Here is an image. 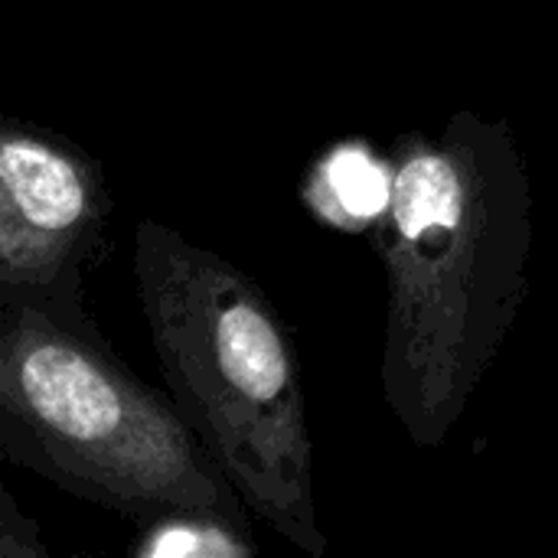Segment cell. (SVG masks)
Wrapping results in <instances>:
<instances>
[{"label": "cell", "instance_id": "cell-1", "mask_svg": "<svg viewBox=\"0 0 558 558\" xmlns=\"http://www.w3.org/2000/svg\"><path fill=\"white\" fill-rule=\"evenodd\" d=\"M373 226L386 268L383 399L415 448L458 428L530 294L533 183L507 118L458 111L405 131Z\"/></svg>", "mask_w": 558, "mask_h": 558}, {"label": "cell", "instance_id": "cell-2", "mask_svg": "<svg viewBox=\"0 0 558 558\" xmlns=\"http://www.w3.org/2000/svg\"><path fill=\"white\" fill-rule=\"evenodd\" d=\"M134 281L163 383L245 507L281 539L327 556L298 347L255 278L144 219Z\"/></svg>", "mask_w": 558, "mask_h": 558}, {"label": "cell", "instance_id": "cell-3", "mask_svg": "<svg viewBox=\"0 0 558 558\" xmlns=\"http://www.w3.org/2000/svg\"><path fill=\"white\" fill-rule=\"evenodd\" d=\"M0 451L49 484L128 517H216L248 507L173 396L150 389L88 320L0 304Z\"/></svg>", "mask_w": 558, "mask_h": 558}, {"label": "cell", "instance_id": "cell-4", "mask_svg": "<svg viewBox=\"0 0 558 558\" xmlns=\"http://www.w3.org/2000/svg\"><path fill=\"white\" fill-rule=\"evenodd\" d=\"M111 190L101 163L59 131L0 124V304L88 320L85 281L108 255Z\"/></svg>", "mask_w": 558, "mask_h": 558}, {"label": "cell", "instance_id": "cell-5", "mask_svg": "<svg viewBox=\"0 0 558 558\" xmlns=\"http://www.w3.org/2000/svg\"><path fill=\"white\" fill-rule=\"evenodd\" d=\"M392 190V163L363 141H340L304 177L301 199L327 226L373 232Z\"/></svg>", "mask_w": 558, "mask_h": 558}, {"label": "cell", "instance_id": "cell-6", "mask_svg": "<svg viewBox=\"0 0 558 558\" xmlns=\"http://www.w3.org/2000/svg\"><path fill=\"white\" fill-rule=\"evenodd\" d=\"M131 553L141 558H255L258 543L252 530L216 517H163L141 526Z\"/></svg>", "mask_w": 558, "mask_h": 558}, {"label": "cell", "instance_id": "cell-7", "mask_svg": "<svg viewBox=\"0 0 558 558\" xmlns=\"http://www.w3.org/2000/svg\"><path fill=\"white\" fill-rule=\"evenodd\" d=\"M0 556L3 558H46L49 549L39 539V526L20 513L10 490H0Z\"/></svg>", "mask_w": 558, "mask_h": 558}]
</instances>
